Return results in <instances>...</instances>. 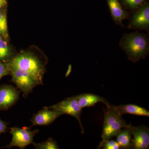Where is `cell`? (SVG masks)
I'll return each instance as SVG.
<instances>
[{
    "instance_id": "1",
    "label": "cell",
    "mask_w": 149,
    "mask_h": 149,
    "mask_svg": "<svg viewBox=\"0 0 149 149\" xmlns=\"http://www.w3.org/2000/svg\"><path fill=\"white\" fill-rule=\"evenodd\" d=\"M119 45L126 54L128 59L135 63L144 59L148 54V35L138 31L124 34L120 40Z\"/></svg>"
},
{
    "instance_id": "2",
    "label": "cell",
    "mask_w": 149,
    "mask_h": 149,
    "mask_svg": "<svg viewBox=\"0 0 149 149\" xmlns=\"http://www.w3.org/2000/svg\"><path fill=\"white\" fill-rule=\"evenodd\" d=\"M10 68H16L27 71L38 82L43 85V78L45 71V64L34 54L24 52L18 54L9 61Z\"/></svg>"
},
{
    "instance_id": "3",
    "label": "cell",
    "mask_w": 149,
    "mask_h": 149,
    "mask_svg": "<svg viewBox=\"0 0 149 149\" xmlns=\"http://www.w3.org/2000/svg\"><path fill=\"white\" fill-rule=\"evenodd\" d=\"M104 110V120L101 142L111 139L116 136L121 129L127 127L122 115L119 114L113 106L107 107Z\"/></svg>"
},
{
    "instance_id": "4",
    "label": "cell",
    "mask_w": 149,
    "mask_h": 149,
    "mask_svg": "<svg viewBox=\"0 0 149 149\" xmlns=\"http://www.w3.org/2000/svg\"><path fill=\"white\" fill-rule=\"evenodd\" d=\"M10 68L12 77L11 81L24 95H28L35 87L39 85L35 77L27 71L16 68Z\"/></svg>"
},
{
    "instance_id": "5",
    "label": "cell",
    "mask_w": 149,
    "mask_h": 149,
    "mask_svg": "<svg viewBox=\"0 0 149 149\" xmlns=\"http://www.w3.org/2000/svg\"><path fill=\"white\" fill-rule=\"evenodd\" d=\"M10 129V134L12 135V139L6 147L7 148L17 147L20 149L24 148L28 145L33 144L34 136L39 132L37 129L31 130L30 128L28 127L19 128L14 127Z\"/></svg>"
},
{
    "instance_id": "6",
    "label": "cell",
    "mask_w": 149,
    "mask_h": 149,
    "mask_svg": "<svg viewBox=\"0 0 149 149\" xmlns=\"http://www.w3.org/2000/svg\"><path fill=\"white\" fill-rule=\"evenodd\" d=\"M51 109L60 112L63 114H67L75 118L79 122L81 132L84 133V128L81 120L82 108L80 107L75 97L67 98L64 100L48 107Z\"/></svg>"
},
{
    "instance_id": "7",
    "label": "cell",
    "mask_w": 149,
    "mask_h": 149,
    "mask_svg": "<svg viewBox=\"0 0 149 149\" xmlns=\"http://www.w3.org/2000/svg\"><path fill=\"white\" fill-rule=\"evenodd\" d=\"M128 28L136 30H149V5L148 3L143 4L136 10L130 14Z\"/></svg>"
},
{
    "instance_id": "8",
    "label": "cell",
    "mask_w": 149,
    "mask_h": 149,
    "mask_svg": "<svg viewBox=\"0 0 149 149\" xmlns=\"http://www.w3.org/2000/svg\"><path fill=\"white\" fill-rule=\"evenodd\" d=\"M132 135L133 138L130 149H149V129L148 126H132Z\"/></svg>"
},
{
    "instance_id": "9",
    "label": "cell",
    "mask_w": 149,
    "mask_h": 149,
    "mask_svg": "<svg viewBox=\"0 0 149 149\" xmlns=\"http://www.w3.org/2000/svg\"><path fill=\"white\" fill-rule=\"evenodd\" d=\"M19 92L12 85L0 87V110H6L18 100Z\"/></svg>"
},
{
    "instance_id": "10",
    "label": "cell",
    "mask_w": 149,
    "mask_h": 149,
    "mask_svg": "<svg viewBox=\"0 0 149 149\" xmlns=\"http://www.w3.org/2000/svg\"><path fill=\"white\" fill-rule=\"evenodd\" d=\"M60 112L45 107L43 109L34 114L31 119L32 126L49 125L58 118L62 115Z\"/></svg>"
},
{
    "instance_id": "11",
    "label": "cell",
    "mask_w": 149,
    "mask_h": 149,
    "mask_svg": "<svg viewBox=\"0 0 149 149\" xmlns=\"http://www.w3.org/2000/svg\"><path fill=\"white\" fill-rule=\"evenodd\" d=\"M107 1L113 21L116 24L123 26V20L128 18L130 13L123 9L119 0H107Z\"/></svg>"
},
{
    "instance_id": "12",
    "label": "cell",
    "mask_w": 149,
    "mask_h": 149,
    "mask_svg": "<svg viewBox=\"0 0 149 149\" xmlns=\"http://www.w3.org/2000/svg\"><path fill=\"white\" fill-rule=\"evenodd\" d=\"M74 97L82 109L94 106L99 102L103 103L106 107L110 106L109 102L105 99L95 94L84 93Z\"/></svg>"
},
{
    "instance_id": "13",
    "label": "cell",
    "mask_w": 149,
    "mask_h": 149,
    "mask_svg": "<svg viewBox=\"0 0 149 149\" xmlns=\"http://www.w3.org/2000/svg\"><path fill=\"white\" fill-rule=\"evenodd\" d=\"M113 107L121 115L129 114L139 116H149V111L136 104H127L118 106H113Z\"/></svg>"
},
{
    "instance_id": "14",
    "label": "cell",
    "mask_w": 149,
    "mask_h": 149,
    "mask_svg": "<svg viewBox=\"0 0 149 149\" xmlns=\"http://www.w3.org/2000/svg\"><path fill=\"white\" fill-rule=\"evenodd\" d=\"M132 125L129 124L127 127L121 129L116 135V141L120 148L130 149L132 141Z\"/></svg>"
},
{
    "instance_id": "15",
    "label": "cell",
    "mask_w": 149,
    "mask_h": 149,
    "mask_svg": "<svg viewBox=\"0 0 149 149\" xmlns=\"http://www.w3.org/2000/svg\"><path fill=\"white\" fill-rule=\"evenodd\" d=\"M123 8L134 11L145 3L146 0H120Z\"/></svg>"
},
{
    "instance_id": "16",
    "label": "cell",
    "mask_w": 149,
    "mask_h": 149,
    "mask_svg": "<svg viewBox=\"0 0 149 149\" xmlns=\"http://www.w3.org/2000/svg\"><path fill=\"white\" fill-rule=\"evenodd\" d=\"M0 34L6 39L8 38L6 14L4 10L0 9Z\"/></svg>"
},
{
    "instance_id": "17",
    "label": "cell",
    "mask_w": 149,
    "mask_h": 149,
    "mask_svg": "<svg viewBox=\"0 0 149 149\" xmlns=\"http://www.w3.org/2000/svg\"><path fill=\"white\" fill-rule=\"evenodd\" d=\"M35 149H59L57 143L52 138H49L47 141L41 143H33Z\"/></svg>"
},
{
    "instance_id": "18",
    "label": "cell",
    "mask_w": 149,
    "mask_h": 149,
    "mask_svg": "<svg viewBox=\"0 0 149 149\" xmlns=\"http://www.w3.org/2000/svg\"><path fill=\"white\" fill-rule=\"evenodd\" d=\"M11 55V51L7 42L0 40V61L8 59Z\"/></svg>"
},
{
    "instance_id": "19",
    "label": "cell",
    "mask_w": 149,
    "mask_h": 149,
    "mask_svg": "<svg viewBox=\"0 0 149 149\" xmlns=\"http://www.w3.org/2000/svg\"><path fill=\"white\" fill-rule=\"evenodd\" d=\"M100 147L104 149H119L120 146L116 141L110 140L101 142Z\"/></svg>"
},
{
    "instance_id": "20",
    "label": "cell",
    "mask_w": 149,
    "mask_h": 149,
    "mask_svg": "<svg viewBox=\"0 0 149 149\" xmlns=\"http://www.w3.org/2000/svg\"><path fill=\"white\" fill-rule=\"evenodd\" d=\"M8 74H10V70L8 62L0 61V79Z\"/></svg>"
},
{
    "instance_id": "21",
    "label": "cell",
    "mask_w": 149,
    "mask_h": 149,
    "mask_svg": "<svg viewBox=\"0 0 149 149\" xmlns=\"http://www.w3.org/2000/svg\"><path fill=\"white\" fill-rule=\"evenodd\" d=\"M8 125V123L7 122L3 121L0 118V134L6 132Z\"/></svg>"
},
{
    "instance_id": "22",
    "label": "cell",
    "mask_w": 149,
    "mask_h": 149,
    "mask_svg": "<svg viewBox=\"0 0 149 149\" xmlns=\"http://www.w3.org/2000/svg\"><path fill=\"white\" fill-rule=\"evenodd\" d=\"M7 4V0H0V9Z\"/></svg>"
},
{
    "instance_id": "23",
    "label": "cell",
    "mask_w": 149,
    "mask_h": 149,
    "mask_svg": "<svg viewBox=\"0 0 149 149\" xmlns=\"http://www.w3.org/2000/svg\"><path fill=\"white\" fill-rule=\"evenodd\" d=\"M2 40V37L0 35V40Z\"/></svg>"
}]
</instances>
